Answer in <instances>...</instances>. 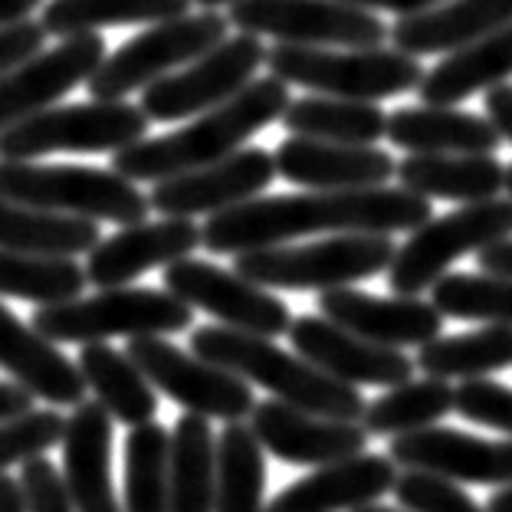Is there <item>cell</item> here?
<instances>
[{
	"label": "cell",
	"instance_id": "obj_5",
	"mask_svg": "<svg viewBox=\"0 0 512 512\" xmlns=\"http://www.w3.org/2000/svg\"><path fill=\"white\" fill-rule=\"evenodd\" d=\"M0 197L109 224H142L151 204L135 181L119 171L86 165H40V161H0Z\"/></svg>",
	"mask_w": 512,
	"mask_h": 512
},
{
	"label": "cell",
	"instance_id": "obj_39",
	"mask_svg": "<svg viewBox=\"0 0 512 512\" xmlns=\"http://www.w3.org/2000/svg\"><path fill=\"white\" fill-rule=\"evenodd\" d=\"M125 512H171L168 430L155 421L125 437Z\"/></svg>",
	"mask_w": 512,
	"mask_h": 512
},
{
	"label": "cell",
	"instance_id": "obj_35",
	"mask_svg": "<svg viewBox=\"0 0 512 512\" xmlns=\"http://www.w3.org/2000/svg\"><path fill=\"white\" fill-rule=\"evenodd\" d=\"M266 463L263 444L253 427L243 421H227L217 437V486L214 512H266Z\"/></svg>",
	"mask_w": 512,
	"mask_h": 512
},
{
	"label": "cell",
	"instance_id": "obj_22",
	"mask_svg": "<svg viewBox=\"0 0 512 512\" xmlns=\"http://www.w3.org/2000/svg\"><path fill=\"white\" fill-rule=\"evenodd\" d=\"M276 174L309 191H362L394 178V158L375 145H342L289 135L273 151Z\"/></svg>",
	"mask_w": 512,
	"mask_h": 512
},
{
	"label": "cell",
	"instance_id": "obj_37",
	"mask_svg": "<svg viewBox=\"0 0 512 512\" xmlns=\"http://www.w3.org/2000/svg\"><path fill=\"white\" fill-rule=\"evenodd\" d=\"M453 414V388L444 378H411L394 384L388 394L371 401L362 414V427L368 437H401L411 430L434 427Z\"/></svg>",
	"mask_w": 512,
	"mask_h": 512
},
{
	"label": "cell",
	"instance_id": "obj_51",
	"mask_svg": "<svg viewBox=\"0 0 512 512\" xmlns=\"http://www.w3.org/2000/svg\"><path fill=\"white\" fill-rule=\"evenodd\" d=\"M40 4L43 0H0V27H10V23L27 20Z\"/></svg>",
	"mask_w": 512,
	"mask_h": 512
},
{
	"label": "cell",
	"instance_id": "obj_26",
	"mask_svg": "<svg viewBox=\"0 0 512 512\" xmlns=\"http://www.w3.org/2000/svg\"><path fill=\"white\" fill-rule=\"evenodd\" d=\"M509 20L512 0H444L424 14L398 17V23L388 27V37L401 53L421 60L430 53L460 50Z\"/></svg>",
	"mask_w": 512,
	"mask_h": 512
},
{
	"label": "cell",
	"instance_id": "obj_32",
	"mask_svg": "<svg viewBox=\"0 0 512 512\" xmlns=\"http://www.w3.org/2000/svg\"><path fill=\"white\" fill-rule=\"evenodd\" d=\"M102 240L99 224L86 217H69L40 207L4 201L0 197V250L43 253V256H79Z\"/></svg>",
	"mask_w": 512,
	"mask_h": 512
},
{
	"label": "cell",
	"instance_id": "obj_33",
	"mask_svg": "<svg viewBox=\"0 0 512 512\" xmlns=\"http://www.w3.org/2000/svg\"><path fill=\"white\" fill-rule=\"evenodd\" d=\"M289 135L319 138V142L342 145H375L388 132V115L375 102L335 99V96H306L293 99L283 112Z\"/></svg>",
	"mask_w": 512,
	"mask_h": 512
},
{
	"label": "cell",
	"instance_id": "obj_49",
	"mask_svg": "<svg viewBox=\"0 0 512 512\" xmlns=\"http://www.w3.org/2000/svg\"><path fill=\"white\" fill-rule=\"evenodd\" d=\"M345 4L365 7V10H391L398 17H411V14H424V10L444 4V0H345Z\"/></svg>",
	"mask_w": 512,
	"mask_h": 512
},
{
	"label": "cell",
	"instance_id": "obj_24",
	"mask_svg": "<svg viewBox=\"0 0 512 512\" xmlns=\"http://www.w3.org/2000/svg\"><path fill=\"white\" fill-rule=\"evenodd\" d=\"M63 483L76 512H125L112 490V414L79 401L63 427Z\"/></svg>",
	"mask_w": 512,
	"mask_h": 512
},
{
	"label": "cell",
	"instance_id": "obj_11",
	"mask_svg": "<svg viewBox=\"0 0 512 512\" xmlns=\"http://www.w3.org/2000/svg\"><path fill=\"white\" fill-rule=\"evenodd\" d=\"M227 20L250 37H273L293 46L368 50L388 40V27L371 10L345 0H237Z\"/></svg>",
	"mask_w": 512,
	"mask_h": 512
},
{
	"label": "cell",
	"instance_id": "obj_13",
	"mask_svg": "<svg viewBox=\"0 0 512 512\" xmlns=\"http://www.w3.org/2000/svg\"><path fill=\"white\" fill-rule=\"evenodd\" d=\"M266 66V50L260 37L237 33L217 43L214 50L197 56L178 73H168L142 89V112L148 122H181L191 115L220 106L250 83L256 69Z\"/></svg>",
	"mask_w": 512,
	"mask_h": 512
},
{
	"label": "cell",
	"instance_id": "obj_3",
	"mask_svg": "<svg viewBox=\"0 0 512 512\" xmlns=\"http://www.w3.org/2000/svg\"><path fill=\"white\" fill-rule=\"evenodd\" d=\"M191 352L204 362L234 371L247 384H260L276 401L302 407L309 414L335 417V421H362L368 407L358 388L325 375L302 355L283 352L263 335L237 332L227 325H204V329L191 332Z\"/></svg>",
	"mask_w": 512,
	"mask_h": 512
},
{
	"label": "cell",
	"instance_id": "obj_44",
	"mask_svg": "<svg viewBox=\"0 0 512 512\" xmlns=\"http://www.w3.org/2000/svg\"><path fill=\"white\" fill-rule=\"evenodd\" d=\"M20 490H23V506H27V512H76L73 499L66 493L63 473L46 457H33L23 463Z\"/></svg>",
	"mask_w": 512,
	"mask_h": 512
},
{
	"label": "cell",
	"instance_id": "obj_27",
	"mask_svg": "<svg viewBox=\"0 0 512 512\" xmlns=\"http://www.w3.org/2000/svg\"><path fill=\"white\" fill-rule=\"evenodd\" d=\"M384 138L411 155H493L503 145V135L490 119L453 106L398 109L388 115Z\"/></svg>",
	"mask_w": 512,
	"mask_h": 512
},
{
	"label": "cell",
	"instance_id": "obj_10",
	"mask_svg": "<svg viewBox=\"0 0 512 512\" xmlns=\"http://www.w3.org/2000/svg\"><path fill=\"white\" fill-rule=\"evenodd\" d=\"M230 20L217 10L204 14H184L174 20H161L145 33L122 43L115 53H106L96 73L89 76L92 99H125L128 92L151 86L155 79L168 76L171 69L188 66L197 56L214 50L227 40Z\"/></svg>",
	"mask_w": 512,
	"mask_h": 512
},
{
	"label": "cell",
	"instance_id": "obj_4",
	"mask_svg": "<svg viewBox=\"0 0 512 512\" xmlns=\"http://www.w3.org/2000/svg\"><path fill=\"white\" fill-rule=\"evenodd\" d=\"M266 69L286 86L316 89V96L378 102L401 96L421 86L424 69L411 53L381 50H345V46H293L276 43L266 50Z\"/></svg>",
	"mask_w": 512,
	"mask_h": 512
},
{
	"label": "cell",
	"instance_id": "obj_15",
	"mask_svg": "<svg viewBox=\"0 0 512 512\" xmlns=\"http://www.w3.org/2000/svg\"><path fill=\"white\" fill-rule=\"evenodd\" d=\"M273 178L276 161L270 151L237 148L234 155L220 158L214 165L158 181L155 191L148 194V204L161 217H211L260 197L273 184Z\"/></svg>",
	"mask_w": 512,
	"mask_h": 512
},
{
	"label": "cell",
	"instance_id": "obj_21",
	"mask_svg": "<svg viewBox=\"0 0 512 512\" xmlns=\"http://www.w3.org/2000/svg\"><path fill=\"white\" fill-rule=\"evenodd\" d=\"M319 312L342 329L388 348H421L444 332V316L437 312L434 302H424L421 296L384 299L352 286H339L325 289L319 296Z\"/></svg>",
	"mask_w": 512,
	"mask_h": 512
},
{
	"label": "cell",
	"instance_id": "obj_41",
	"mask_svg": "<svg viewBox=\"0 0 512 512\" xmlns=\"http://www.w3.org/2000/svg\"><path fill=\"white\" fill-rule=\"evenodd\" d=\"M66 417L60 411H27L10 421H0V473L10 467H23L33 457L63 440Z\"/></svg>",
	"mask_w": 512,
	"mask_h": 512
},
{
	"label": "cell",
	"instance_id": "obj_1",
	"mask_svg": "<svg viewBox=\"0 0 512 512\" xmlns=\"http://www.w3.org/2000/svg\"><path fill=\"white\" fill-rule=\"evenodd\" d=\"M430 220V201L404 188L309 191L253 197L230 211L207 217L201 247L211 253H247L279 247L312 234H411Z\"/></svg>",
	"mask_w": 512,
	"mask_h": 512
},
{
	"label": "cell",
	"instance_id": "obj_18",
	"mask_svg": "<svg viewBox=\"0 0 512 512\" xmlns=\"http://www.w3.org/2000/svg\"><path fill=\"white\" fill-rule=\"evenodd\" d=\"M388 457L394 467L437 473L453 483L512 486V437L486 440L453 427H424L391 437Z\"/></svg>",
	"mask_w": 512,
	"mask_h": 512
},
{
	"label": "cell",
	"instance_id": "obj_43",
	"mask_svg": "<svg viewBox=\"0 0 512 512\" xmlns=\"http://www.w3.org/2000/svg\"><path fill=\"white\" fill-rule=\"evenodd\" d=\"M453 414L512 437V388L490 378H463L453 388Z\"/></svg>",
	"mask_w": 512,
	"mask_h": 512
},
{
	"label": "cell",
	"instance_id": "obj_28",
	"mask_svg": "<svg viewBox=\"0 0 512 512\" xmlns=\"http://www.w3.org/2000/svg\"><path fill=\"white\" fill-rule=\"evenodd\" d=\"M512 76V20L490 30L486 37L473 40L460 50L447 53L430 73H424L421 102L424 106H457L473 92L503 86Z\"/></svg>",
	"mask_w": 512,
	"mask_h": 512
},
{
	"label": "cell",
	"instance_id": "obj_17",
	"mask_svg": "<svg viewBox=\"0 0 512 512\" xmlns=\"http://www.w3.org/2000/svg\"><path fill=\"white\" fill-rule=\"evenodd\" d=\"M289 342L296 355L322 368L325 375L339 378L352 388H394L414 378V358H407L401 348H388L378 342H368L362 335L342 329L332 319L319 316H299L289 322Z\"/></svg>",
	"mask_w": 512,
	"mask_h": 512
},
{
	"label": "cell",
	"instance_id": "obj_9",
	"mask_svg": "<svg viewBox=\"0 0 512 512\" xmlns=\"http://www.w3.org/2000/svg\"><path fill=\"white\" fill-rule=\"evenodd\" d=\"M148 132L142 106L92 99L83 106H50L0 132V161H33L56 151H122Z\"/></svg>",
	"mask_w": 512,
	"mask_h": 512
},
{
	"label": "cell",
	"instance_id": "obj_29",
	"mask_svg": "<svg viewBox=\"0 0 512 512\" xmlns=\"http://www.w3.org/2000/svg\"><path fill=\"white\" fill-rule=\"evenodd\" d=\"M394 174L404 191L460 204L499 197L506 181V168L493 155H411Z\"/></svg>",
	"mask_w": 512,
	"mask_h": 512
},
{
	"label": "cell",
	"instance_id": "obj_36",
	"mask_svg": "<svg viewBox=\"0 0 512 512\" xmlns=\"http://www.w3.org/2000/svg\"><path fill=\"white\" fill-rule=\"evenodd\" d=\"M194 0H50L43 7V30L53 37L99 33L102 27L125 23H161L191 14Z\"/></svg>",
	"mask_w": 512,
	"mask_h": 512
},
{
	"label": "cell",
	"instance_id": "obj_2",
	"mask_svg": "<svg viewBox=\"0 0 512 512\" xmlns=\"http://www.w3.org/2000/svg\"><path fill=\"white\" fill-rule=\"evenodd\" d=\"M289 86L276 76L250 79L237 96L220 106L201 112L181 132H168L158 138H138V142L115 151L112 171L135 184H158L174 174L214 165V161L234 155L247 138L263 132L266 125L283 119L289 106Z\"/></svg>",
	"mask_w": 512,
	"mask_h": 512
},
{
	"label": "cell",
	"instance_id": "obj_31",
	"mask_svg": "<svg viewBox=\"0 0 512 512\" xmlns=\"http://www.w3.org/2000/svg\"><path fill=\"white\" fill-rule=\"evenodd\" d=\"M217 437L207 417L181 414L168 434L171 512H214Z\"/></svg>",
	"mask_w": 512,
	"mask_h": 512
},
{
	"label": "cell",
	"instance_id": "obj_40",
	"mask_svg": "<svg viewBox=\"0 0 512 512\" xmlns=\"http://www.w3.org/2000/svg\"><path fill=\"white\" fill-rule=\"evenodd\" d=\"M430 302L444 319L509 325L512 329V279L493 273H444L430 286Z\"/></svg>",
	"mask_w": 512,
	"mask_h": 512
},
{
	"label": "cell",
	"instance_id": "obj_47",
	"mask_svg": "<svg viewBox=\"0 0 512 512\" xmlns=\"http://www.w3.org/2000/svg\"><path fill=\"white\" fill-rule=\"evenodd\" d=\"M476 263H480L483 273L512 279V237L496 240V243H490V247H483L480 253H476Z\"/></svg>",
	"mask_w": 512,
	"mask_h": 512
},
{
	"label": "cell",
	"instance_id": "obj_30",
	"mask_svg": "<svg viewBox=\"0 0 512 512\" xmlns=\"http://www.w3.org/2000/svg\"><path fill=\"white\" fill-rule=\"evenodd\" d=\"M79 375L86 388L96 394V401L128 427L155 421L158 414V391L142 375L132 358L106 342H89L79 348Z\"/></svg>",
	"mask_w": 512,
	"mask_h": 512
},
{
	"label": "cell",
	"instance_id": "obj_48",
	"mask_svg": "<svg viewBox=\"0 0 512 512\" xmlns=\"http://www.w3.org/2000/svg\"><path fill=\"white\" fill-rule=\"evenodd\" d=\"M33 411V394L23 391L17 381H0V421Z\"/></svg>",
	"mask_w": 512,
	"mask_h": 512
},
{
	"label": "cell",
	"instance_id": "obj_38",
	"mask_svg": "<svg viewBox=\"0 0 512 512\" xmlns=\"http://www.w3.org/2000/svg\"><path fill=\"white\" fill-rule=\"evenodd\" d=\"M86 283V270L73 256L0 250V296L56 306V302L83 296Z\"/></svg>",
	"mask_w": 512,
	"mask_h": 512
},
{
	"label": "cell",
	"instance_id": "obj_8",
	"mask_svg": "<svg viewBox=\"0 0 512 512\" xmlns=\"http://www.w3.org/2000/svg\"><path fill=\"white\" fill-rule=\"evenodd\" d=\"M506 237H512L509 197H490V201L463 204L444 217H430L394 250V260L388 266L391 293L421 296L460 256L480 253L483 247Z\"/></svg>",
	"mask_w": 512,
	"mask_h": 512
},
{
	"label": "cell",
	"instance_id": "obj_46",
	"mask_svg": "<svg viewBox=\"0 0 512 512\" xmlns=\"http://www.w3.org/2000/svg\"><path fill=\"white\" fill-rule=\"evenodd\" d=\"M486 119L496 125V132L503 135V142H512V86H493L486 89Z\"/></svg>",
	"mask_w": 512,
	"mask_h": 512
},
{
	"label": "cell",
	"instance_id": "obj_45",
	"mask_svg": "<svg viewBox=\"0 0 512 512\" xmlns=\"http://www.w3.org/2000/svg\"><path fill=\"white\" fill-rule=\"evenodd\" d=\"M43 40H46L43 23H33L30 17L10 23V27H0V76L10 73L23 60H30L33 53H40Z\"/></svg>",
	"mask_w": 512,
	"mask_h": 512
},
{
	"label": "cell",
	"instance_id": "obj_16",
	"mask_svg": "<svg viewBox=\"0 0 512 512\" xmlns=\"http://www.w3.org/2000/svg\"><path fill=\"white\" fill-rule=\"evenodd\" d=\"M102 60H106V40L99 33H76L4 73L0 76V132L50 109L79 83H89Z\"/></svg>",
	"mask_w": 512,
	"mask_h": 512
},
{
	"label": "cell",
	"instance_id": "obj_23",
	"mask_svg": "<svg viewBox=\"0 0 512 512\" xmlns=\"http://www.w3.org/2000/svg\"><path fill=\"white\" fill-rule=\"evenodd\" d=\"M398 467L384 453H355V457L325 463L316 473L302 476L293 486L279 490L266 512H352L378 503L394 490Z\"/></svg>",
	"mask_w": 512,
	"mask_h": 512
},
{
	"label": "cell",
	"instance_id": "obj_52",
	"mask_svg": "<svg viewBox=\"0 0 512 512\" xmlns=\"http://www.w3.org/2000/svg\"><path fill=\"white\" fill-rule=\"evenodd\" d=\"M486 512H512V486H503V490H496L490 496V503H486Z\"/></svg>",
	"mask_w": 512,
	"mask_h": 512
},
{
	"label": "cell",
	"instance_id": "obj_25",
	"mask_svg": "<svg viewBox=\"0 0 512 512\" xmlns=\"http://www.w3.org/2000/svg\"><path fill=\"white\" fill-rule=\"evenodd\" d=\"M0 368L23 391L53 407H76L86 401V381L79 375V365L33 325L20 322L7 306H0Z\"/></svg>",
	"mask_w": 512,
	"mask_h": 512
},
{
	"label": "cell",
	"instance_id": "obj_50",
	"mask_svg": "<svg viewBox=\"0 0 512 512\" xmlns=\"http://www.w3.org/2000/svg\"><path fill=\"white\" fill-rule=\"evenodd\" d=\"M0 512H27L20 480H14V476H7V473H0Z\"/></svg>",
	"mask_w": 512,
	"mask_h": 512
},
{
	"label": "cell",
	"instance_id": "obj_19",
	"mask_svg": "<svg viewBox=\"0 0 512 512\" xmlns=\"http://www.w3.org/2000/svg\"><path fill=\"white\" fill-rule=\"evenodd\" d=\"M250 427L263 450L293 467H325L368 447V430L362 421L319 417L276 398L253 404Z\"/></svg>",
	"mask_w": 512,
	"mask_h": 512
},
{
	"label": "cell",
	"instance_id": "obj_6",
	"mask_svg": "<svg viewBox=\"0 0 512 512\" xmlns=\"http://www.w3.org/2000/svg\"><path fill=\"white\" fill-rule=\"evenodd\" d=\"M194 309L168 289L112 286L96 296H76L56 306H40L30 325L50 342H106L112 335H174L191 329Z\"/></svg>",
	"mask_w": 512,
	"mask_h": 512
},
{
	"label": "cell",
	"instance_id": "obj_34",
	"mask_svg": "<svg viewBox=\"0 0 512 512\" xmlns=\"http://www.w3.org/2000/svg\"><path fill=\"white\" fill-rule=\"evenodd\" d=\"M414 365L427 378H486L493 371L512 368V329L509 325H483L463 335H437L421 345Z\"/></svg>",
	"mask_w": 512,
	"mask_h": 512
},
{
	"label": "cell",
	"instance_id": "obj_7",
	"mask_svg": "<svg viewBox=\"0 0 512 512\" xmlns=\"http://www.w3.org/2000/svg\"><path fill=\"white\" fill-rule=\"evenodd\" d=\"M394 240L388 234H335L306 247H279L237 253V273L263 289H339L384 273L394 260Z\"/></svg>",
	"mask_w": 512,
	"mask_h": 512
},
{
	"label": "cell",
	"instance_id": "obj_42",
	"mask_svg": "<svg viewBox=\"0 0 512 512\" xmlns=\"http://www.w3.org/2000/svg\"><path fill=\"white\" fill-rule=\"evenodd\" d=\"M391 493L398 499V506L407 512H486L473 503L467 490H460V483L424 470L398 473Z\"/></svg>",
	"mask_w": 512,
	"mask_h": 512
},
{
	"label": "cell",
	"instance_id": "obj_12",
	"mask_svg": "<svg viewBox=\"0 0 512 512\" xmlns=\"http://www.w3.org/2000/svg\"><path fill=\"white\" fill-rule=\"evenodd\" d=\"M125 355L142 368L151 388L161 391L188 414L217 417V421H243L253 411V388L234 371L204 362L194 352H181L165 342V335H138L128 339Z\"/></svg>",
	"mask_w": 512,
	"mask_h": 512
},
{
	"label": "cell",
	"instance_id": "obj_14",
	"mask_svg": "<svg viewBox=\"0 0 512 512\" xmlns=\"http://www.w3.org/2000/svg\"><path fill=\"white\" fill-rule=\"evenodd\" d=\"M165 289L181 302H188L191 309H204L227 329L263 335V339L286 335L289 322H293L283 299L250 283L237 270H224V266L194 260V256L165 266Z\"/></svg>",
	"mask_w": 512,
	"mask_h": 512
},
{
	"label": "cell",
	"instance_id": "obj_20",
	"mask_svg": "<svg viewBox=\"0 0 512 512\" xmlns=\"http://www.w3.org/2000/svg\"><path fill=\"white\" fill-rule=\"evenodd\" d=\"M201 247V227L191 217H165L128 224L89 250L86 279L99 289L128 286L148 270L171 266Z\"/></svg>",
	"mask_w": 512,
	"mask_h": 512
},
{
	"label": "cell",
	"instance_id": "obj_55",
	"mask_svg": "<svg viewBox=\"0 0 512 512\" xmlns=\"http://www.w3.org/2000/svg\"><path fill=\"white\" fill-rule=\"evenodd\" d=\"M503 191L509 194V201H512V165L506 168V181H503Z\"/></svg>",
	"mask_w": 512,
	"mask_h": 512
},
{
	"label": "cell",
	"instance_id": "obj_53",
	"mask_svg": "<svg viewBox=\"0 0 512 512\" xmlns=\"http://www.w3.org/2000/svg\"><path fill=\"white\" fill-rule=\"evenodd\" d=\"M194 4H201L204 10H217V7H234L237 0H194Z\"/></svg>",
	"mask_w": 512,
	"mask_h": 512
},
{
	"label": "cell",
	"instance_id": "obj_54",
	"mask_svg": "<svg viewBox=\"0 0 512 512\" xmlns=\"http://www.w3.org/2000/svg\"><path fill=\"white\" fill-rule=\"evenodd\" d=\"M352 512H401V509H388V506H375V503H368L362 509H352ZM407 512V509H404Z\"/></svg>",
	"mask_w": 512,
	"mask_h": 512
}]
</instances>
